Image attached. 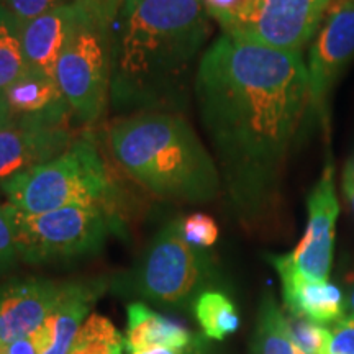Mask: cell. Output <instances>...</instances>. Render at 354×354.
<instances>
[{
  "label": "cell",
  "instance_id": "cell-8",
  "mask_svg": "<svg viewBox=\"0 0 354 354\" xmlns=\"http://www.w3.org/2000/svg\"><path fill=\"white\" fill-rule=\"evenodd\" d=\"M331 0H251L250 12L232 37L274 50L302 53L315 37Z\"/></svg>",
  "mask_w": 354,
  "mask_h": 354
},
{
  "label": "cell",
  "instance_id": "cell-24",
  "mask_svg": "<svg viewBox=\"0 0 354 354\" xmlns=\"http://www.w3.org/2000/svg\"><path fill=\"white\" fill-rule=\"evenodd\" d=\"M180 232L187 243L201 250L214 246L220 234L216 221L205 214H192L180 220Z\"/></svg>",
  "mask_w": 354,
  "mask_h": 354
},
{
  "label": "cell",
  "instance_id": "cell-34",
  "mask_svg": "<svg viewBox=\"0 0 354 354\" xmlns=\"http://www.w3.org/2000/svg\"><path fill=\"white\" fill-rule=\"evenodd\" d=\"M2 348H3V343H2V339H0V353H2Z\"/></svg>",
  "mask_w": 354,
  "mask_h": 354
},
{
  "label": "cell",
  "instance_id": "cell-3",
  "mask_svg": "<svg viewBox=\"0 0 354 354\" xmlns=\"http://www.w3.org/2000/svg\"><path fill=\"white\" fill-rule=\"evenodd\" d=\"M117 165L153 196L209 202L221 189L216 162L190 123L172 112H135L107 130Z\"/></svg>",
  "mask_w": 354,
  "mask_h": 354
},
{
  "label": "cell",
  "instance_id": "cell-18",
  "mask_svg": "<svg viewBox=\"0 0 354 354\" xmlns=\"http://www.w3.org/2000/svg\"><path fill=\"white\" fill-rule=\"evenodd\" d=\"M253 354H305L292 342L287 318L271 295H266L261 304Z\"/></svg>",
  "mask_w": 354,
  "mask_h": 354
},
{
  "label": "cell",
  "instance_id": "cell-4",
  "mask_svg": "<svg viewBox=\"0 0 354 354\" xmlns=\"http://www.w3.org/2000/svg\"><path fill=\"white\" fill-rule=\"evenodd\" d=\"M122 0H77L55 77L79 120L95 123L110 102L113 24Z\"/></svg>",
  "mask_w": 354,
  "mask_h": 354
},
{
  "label": "cell",
  "instance_id": "cell-12",
  "mask_svg": "<svg viewBox=\"0 0 354 354\" xmlns=\"http://www.w3.org/2000/svg\"><path fill=\"white\" fill-rule=\"evenodd\" d=\"M66 282L28 277L0 284V339L3 344L41 328L59 302Z\"/></svg>",
  "mask_w": 354,
  "mask_h": 354
},
{
  "label": "cell",
  "instance_id": "cell-15",
  "mask_svg": "<svg viewBox=\"0 0 354 354\" xmlns=\"http://www.w3.org/2000/svg\"><path fill=\"white\" fill-rule=\"evenodd\" d=\"M12 120H37L68 125L71 107L56 77L28 69L0 94Z\"/></svg>",
  "mask_w": 354,
  "mask_h": 354
},
{
  "label": "cell",
  "instance_id": "cell-30",
  "mask_svg": "<svg viewBox=\"0 0 354 354\" xmlns=\"http://www.w3.org/2000/svg\"><path fill=\"white\" fill-rule=\"evenodd\" d=\"M342 184H343V192L344 197L348 198L349 207H351L353 214H354V172L351 169V166L344 165L343 169V176H342Z\"/></svg>",
  "mask_w": 354,
  "mask_h": 354
},
{
  "label": "cell",
  "instance_id": "cell-28",
  "mask_svg": "<svg viewBox=\"0 0 354 354\" xmlns=\"http://www.w3.org/2000/svg\"><path fill=\"white\" fill-rule=\"evenodd\" d=\"M0 354H41L39 353V344L37 335L25 336V338L15 339V342L3 344Z\"/></svg>",
  "mask_w": 354,
  "mask_h": 354
},
{
  "label": "cell",
  "instance_id": "cell-25",
  "mask_svg": "<svg viewBox=\"0 0 354 354\" xmlns=\"http://www.w3.org/2000/svg\"><path fill=\"white\" fill-rule=\"evenodd\" d=\"M19 258L15 243V232L6 205H0V274L8 271L15 266Z\"/></svg>",
  "mask_w": 354,
  "mask_h": 354
},
{
  "label": "cell",
  "instance_id": "cell-19",
  "mask_svg": "<svg viewBox=\"0 0 354 354\" xmlns=\"http://www.w3.org/2000/svg\"><path fill=\"white\" fill-rule=\"evenodd\" d=\"M26 71L28 66L21 44V24L0 3V94Z\"/></svg>",
  "mask_w": 354,
  "mask_h": 354
},
{
  "label": "cell",
  "instance_id": "cell-9",
  "mask_svg": "<svg viewBox=\"0 0 354 354\" xmlns=\"http://www.w3.org/2000/svg\"><path fill=\"white\" fill-rule=\"evenodd\" d=\"M307 228L302 240L290 253V259L300 274L310 281H328L333 263L335 227L339 202L335 187V166L328 159L320 179L307 198Z\"/></svg>",
  "mask_w": 354,
  "mask_h": 354
},
{
  "label": "cell",
  "instance_id": "cell-5",
  "mask_svg": "<svg viewBox=\"0 0 354 354\" xmlns=\"http://www.w3.org/2000/svg\"><path fill=\"white\" fill-rule=\"evenodd\" d=\"M8 205L25 214L64 207L105 205L113 187L92 136H82L51 161L13 176L0 185Z\"/></svg>",
  "mask_w": 354,
  "mask_h": 354
},
{
  "label": "cell",
  "instance_id": "cell-35",
  "mask_svg": "<svg viewBox=\"0 0 354 354\" xmlns=\"http://www.w3.org/2000/svg\"><path fill=\"white\" fill-rule=\"evenodd\" d=\"M3 2H6V0H0V3H3Z\"/></svg>",
  "mask_w": 354,
  "mask_h": 354
},
{
  "label": "cell",
  "instance_id": "cell-11",
  "mask_svg": "<svg viewBox=\"0 0 354 354\" xmlns=\"http://www.w3.org/2000/svg\"><path fill=\"white\" fill-rule=\"evenodd\" d=\"M73 143L68 125L10 120L0 127V185L20 172L61 156Z\"/></svg>",
  "mask_w": 354,
  "mask_h": 354
},
{
  "label": "cell",
  "instance_id": "cell-16",
  "mask_svg": "<svg viewBox=\"0 0 354 354\" xmlns=\"http://www.w3.org/2000/svg\"><path fill=\"white\" fill-rule=\"evenodd\" d=\"M76 13L77 0L51 8L21 24V44L28 69L55 77L57 57Z\"/></svg>",
  "mask_w": 354,
  "mask_h": 354
},
{
  "label": "cell",
  "instance_id": "cell-6",
  "mask_svg": "<svg viewBox=\"0 0 354 354\" xmlns=\"http://www.w3.org/2000/svg\"><path fill=\"white\" fill-rule=\"evenodd\" d=\"M15 232L17 251L26 264H53L100 251L117 220L105 205L64 207L46 214H25L6 203Z\"/></svg>",
  "mask_w": 354,
  "mask_h": 354
},
{
  "label": "cell",
  "instance_id": "cell-26",
  "mask_svg": "<svg viewBox=\"0 0 354 354\" xmlns=\"http://www.w3.org/2000/svg\"><path fill=\"white\" fill-rule=\"evenodd\" d=\"M323 354H354V317L335 323Z\"/></svg>",
  "mask_w": 354,
  "mask_h": 354
},
{
  "label": "cell",
  "instance_id": "cell-32",
  "mask_svg": "<svg viewBox=\"0 0 354 354\" xmlns=\"http://www.w3.org/2000/svg\"><path fill=\"white\" fill-rule=\"evenodd\" d=\"M10 120H12V118H10V115H8L7 109H6V105H3L2 99H0V127L7 125V123L10 122Z\"/></svg>",
  "mask_w": 354,
  "mask_h": 354
},
{
  "label": "cell",
  "instance_id": "cell-22",
  "mask_svg": "<svg viewBox=\"0 0 354 354\" xmlns=\"http://www.w3.org/2000/svg\"><path fill=\"white\" fill-rule=\"evenodd\" d=\"M287 328L292 336V342L302 349L305 354H323L328 342L330 330L320 323H315L305 317L299 315H286Z\"/></svg>",
  "mask_w": 354,
  "mask_h": 354
},
{
  "label": "cell",
  "instance_id": "cell-29",
  "mask_svg": "<svg viewBox=\"0 0 354 354\" xmlns=\"http://www.w3.org/2000/svg\"><path fill=\"white\" fill-rule=\"evenodd\" d=\"M136 354H205V346H203L202 338L194 336L192 342L184 348H154Z\"/></svg>",
  "mask_w": 354,
  "mask_h": 354
},
{
  "label": "cell",
  "instance_id": "cell-14",
  "mask_svg": "<svg viewBox=\"0 0 354 354\" xmlns=\"http://www.w3.org/2000/svg\"><path fill=\"white\" fill-rule=\"evenodd\" d=\"M269 261L281 277L284 304L289 313L305 317L320 325L342 320L344 297L338 287L328 281H310L297 271L290 254L269 256Z\"/></svg>",
  "mask_w": 354,
  "mask_h": 354
},
{
  "label": "cell",
  "instance_id": "cell-13",
  "mask_svg": "<svg viewBox=\"0 0 354 354\" xmlns=\"http://www.w3.org/2000/svg\"><path fill=\"white\" fill-rule=\"evenodd\" d=\"M107 289L104 279L66 282L59 302L37 333L41 354H69L76 336L100 295Z\"/></svg>",
  "mask_w": 354,
  "mask_h": 354
},
{
  "label": "cell",
  "instance_id": "cell-21",
  "mask_svg": "<svg viewBox=\"0 0 354 354\" xmlns=\"http://www.w3.org/2000/svg\"><path fill=\"white\" fill-rule=\"evenodd\" d=\"M125 338L109 318L88 315L79 330L69 354H123Z\"/></svg>",
  "mask_w": 354,
  "mask_h": 354
},
{
  "label": "cell",
  "instance_id": "cell-20",
  "mask_svg": "<svg viewBox=\"0 0 354 354\" xmlns=\"http://www.w3.org/2000/svg\"><path fill=\"white\" fill-rule=\"evenodd\" d=\"M196 317L203 335L210 339L227 338L240 326L236 307L227 295L216 290H207L194 304Z\"/></svg>",
  "mask_w": 354,
  "mask_h": 354
},
{
  "label": "cell",
  "instance_id": "cell-17",
  "mask_svg": "<svg viewBox=\"0 0 354 354\" xmlns=\"http://www.w3.org/2000/svg\"><path fill=\"white\" fill-rule=\"evenodd\" d=\"M128 330L125 351L136 354L154 348H184L194 339V335L183 325L148 305L135 302L128 305Z\"/></svg>",
  "mask_w": 354,
  "mask_h": 354
},
{
  "label": "cell",
  "instance_id": "cell-2",
  "mask_svg": "<svg viewBox=\"0 0 354 354\" xmlns=\"http://www.w3.org/2000/svg\"><path fill=\"white\" fill-rule=\"evenodd\" d=\"M209 37L202 0H122L113 24L110 102L136 112L183 107Z\"/></svg>",
  "mask_w": 354,
  "mask_h": 354
},
{
  "label": "cell",
  "instance_id": "cell-7",
  "mask_svg": "<svg viewBox=\"0 0 354 354\" xmlns=\"http://www.w3.org/2000/svg\"><path fill=\"white\" fill-rule=\"evenodd\" d=\"M212 277L209 256L187 243L180 232V220H174L149 243L130 282L136 294L149 302L184 308L207 292Z\"/></svg>",
  "mask_w": 354,
  "mask_h": 354
},
{
  "label": "cell",
  "instance_id": "cell-33",
  "mask_svg": "<svg viewBox=\"0 0 354 354\" xmlns=\"http://www.w3.org/2000/svg\"><path fill=\"white\" fill-rule=\"evenodd\" d=\"M348 165L351 166V169H353V172H354V154L351 156V159H349V161H348Z\"/></svg>",
  "mask_w": 354,
  "mask_h": 354
},
{
  "label": "cell",
  "instance_id": "cell-31",
  "mask_svg": "<svg viewBox=\"0 0 354 354\" xmlns=\"http://www.w3.org/2000/svg\"><path fill=\"white\" fill-rule=\"evenodd\" d=\"M344 286H346V300H348V307L354 312V271H351L344 277ZM354 317V313H353Z\"/></svg>",
  "mask_w": 354,
  "mask_h": 354
},
{
  "label": "cell",
  "instance_id": "cell-1",
  "mask_svg": "<svg viewBox=\"0 0 354 354\" xmlns=\"http://www.w3.org/2000/svg\"><path fill=\"white\" fill-rule=\"evenodd\" d=\"M192 88L230 202L241 218L259 220L279 203L313 110L302 53L223 33L202 53Z\"/></svg>",
  "mask_w": 354,
  "mask_h": 354
},
{
  "label": "cell",
  "instance_id": "cell-10",
  "mask_svg": "<svg viewBox=\"0 0 354 354\" xmlns=\"http://www.w3.org/2000/svg\"><path fill=\"white\" fill-rule=\"evenodd\" d=\"M354 59V0H338L326 10L308 53L312 109L323 112L330 91Z\"/></svg>",
  "mask_w": 354,
  "mask_h": 354
},
{
  "label": "cell",
  "instance_id": "cell-27",
  "mask_svg": "<svg viewBox=\"0 0 354 354\" xmlns=\"http://www.w3.org/2000/svg\"><path fill=\"white\" fill-rule=\"evenodd\" d=\"M71 2H76V0H6L3 6L17 17L20 24H25L51 8Z\"/></svg>",
  "mask_w": 354,
  "mask_h": 354
},
{
  "label": "cell",
  "instance_id": "cell-23",
  "mask_svg": "<svg viewBox=\"0 0 354 354\" xmlns=\"http://www.w3.org/2000/svg\"><path fill=\"white\" fill-rule=\"evenodd\" d=\"M207 15L223 30V33L232 35L240 28L250 12L251 0H202Z\"/></svg>",
  "mask_w": 354,
  "mask_h": 354
}]
</instances>
